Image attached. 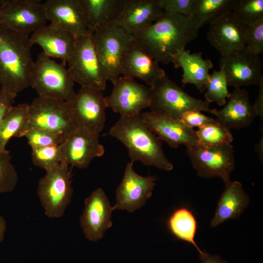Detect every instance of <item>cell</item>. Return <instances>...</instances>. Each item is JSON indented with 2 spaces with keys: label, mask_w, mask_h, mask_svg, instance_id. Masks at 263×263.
Returning a JSON list of instances; mask_svg holds the SVG:
<instances>
[{
  "label": "cell",
  "mask_w": 263,
  "mask_h": 263,
  "mask_svg": "<svg viewBox=\"0 0 263 263\" xmlns=\"http://www.w3.org/2000/svg\"><path fill=\"white\" fill-rule=\"evenodd\" d=\"M232 12L244 23H251L263 18V0H237Z\"/></svg>",
  "instance_id": "cell-35"
},
{
  "label": "cell",
  "mask_w": 263,
  "mask_h": 263,
  "mask_svg": "<svg viewBox=\"0 0 263 263\" xmlns=\"http://www.w3.org/2000/svg\"><path fill=\"white\" fill-rule=\"evenodd\" d=\"M253 105V109L257 116L262 120L263 119V84L259 87L257 98Z\"/></svg>",
  "instance_id": "cell-41"
},
{
  "label": "cell",
  "mask_w": 263,
  "mask_h": 263,
  "mask_svg": "<svg viewBox=\"0 0 263 263\" xmlns=\"http://www.w3.org/2000/svg\"><path fill=\"white\" fill-rule=\"evenodd\" d=\"M195 0H159L161 8L165 13L189 16Z\"/></svg>",
  "instance_id": "cell-38"
},
{
  "label": "cell",
  "mask_w": 263,
  "mask_h": 263,
  "mask_svg": "<svg viewBox=\"0 0 263 263\" xmlns=\"http://www.w3.org/2000/svg\"><path fill=\"white\" fill-rule=\"evenodd\" d=\"M17 95L9 93L0 88V124L9 110L11 108L12 103Z\"/></svg>",
  "instance_id": "cell-40"
},
{
  "label": "cell",
  "mask_w": 263,
  "mask_h": 263,
  "mask_svg": "<svg viewBox=\"0 0 263 263\" xmlns=\"http://www.w3.org/2000/svg\"><path fill=\"white\" fill-rule=\"evenodd\" d=\"M25 137L31 148L61 144L59 138L53 132L40 129H34L25 132L22 135Z\"/></svg>",
  "instance_id": "cell-37"
},
{
  "label": "cell",
  "mask_w": 263,
  "mask_h": 263,
  "mask_svg": "<svg viewBox=\"0 0 263 263\" xmlns=\"http://www.w3.org/2000/svg\"><path fill=\"white\" fill-rule=\"evenodd\" d=\"M32 45L37 44L50 58L68 62L75 50L76 38L70 33L52 25H46L32 34Z\"/></svg>",
  "instance_id": "cell-24"
},
{
  "label": "cell",
  "mask_w": 263,
  "mask_h": 263,
  "mask_svg": "<svg viewBox=\"0 0 263 263\" xmlns=\"http://www.w3.org/2000/svg\"><path fill=\"white\" fill-rule=\"evenodd\" d=\"M180 120L187 126L193 129L201 128L205 125L215 122V119L207 116L198 110H190L184 113Z\"/></svg>",
  "instance_id": "cell-39"
},
{
  "label": "cell",
  "mask_w": 263,
  "mask_h": 263,
  "mask_svg": "<svg viewBox=\"0 0 263 263\" xmlns=\"http://www.w3.org/2000/svg\"><path fill=\"white\" fill-rule=\"evenodd\" d=\"M187 153L199 176L204 178H221L225 186L230 180L235 160L231 144L215 146L201 144L186 147Z\"/></svg>",
  "instance_id": "cell-9"
},
{
  "label": "cell",
  "mask_w": 263,
  "mask_h": 263,
  "mask_svg": "<svg viewBox=\"0 0 263 263\" xmlns=\"http://www.w3.org/2000/svg\"><path fill=\"white\" fill-rule=\"evenodd\" d=\"M113 211L102 188L94 190L85 200L84 209L80 218V226L86 238L92 242L101 239L112 227Z\"/></svg>",
  "instance_id": "cell-16"
},
{
  "label": "cell",
  "mask_w": 263,
  "mask_h": 263,
  "mask_svg": "<svg viewBox=\"0 0 263 263\" xmlns=\"http://www.w3.org/2000/svg\"><path fill=\"white\" fill-rule=\"evenodd\" d=\"M33 164L46 171L57 166L62 161L60 144L32 148Z\"/></svg>",
  "instance_id": "cell-33"
},
{
  "label": "cell",
  "mask_w": 263,
  "mask_h": 263,
  "mask_svg": "<svg viewBox=\"0 0 263 263\" xmlns=\"http://www.w3.org/2000/svg\"><path fill=\"white\" fill-rule=\"evenodd\" d=\"M167 226L176 239L193 245L200 255L203 253V251L200 249L195 241L198 225L191 210L186 207L175 209L168 218Z\"/></svg>",
  "instance_id": "cell-28"
},
{
  "label": "cell",
  "mask_w": 263,
  "mask_h": 263,
  "mask_svg": "<svg viewBox=\"0 0 263 263\" xmlns=\"http://www.w3.org/2000/svg\"><path fill=\"white\" fill-rule=\"evenodd\" d=\"M6 227L5 220L2 216L0 215V243L2 242L4 238Z\"/></svg>",
  "instance_id": "cell-43"
},
{
  "label": "cell",
  "mask_w": 263,
  "mask_h": 263,
  "mask_svg": "<svg viewBox=\"0 0 263 263\" xmlns=\"http://www.w3.org/2000/svg\"><path fill=\"white\" fill-rule=\"evenodd\" d=\"M220 69L227 78L228 86L235 88L263 84L262 63L260 55L246 48L229 55L221 56Z\"/></svg>",
  "instance_id": "cell-14"
},
{
  "label": "cell",
  "mask_w": 263,
  "mask_h": 263,
  "mask_svg": "<svg viewBox=\"0 0 263 263\" xmlns=\"http://www.w3.org/2000/svg\"><path fill=\"white\" fill-rule=\"evenodd\" d=\"M255 151L258 153L259 159L263 163V137L260 138L258 143H257L255 146Z\"/></svg>",
  "instance_id": "cell-44"
},
{
  "label": "cell",
  "mask_w": 263,
  "mask_h": 263,
  "mask_svg": "<svg viewBox=\"0 0 263 263\" xmlns=\"http://www.w3.org/2000/svg\"><path fill=\"white\" fill-rule=\"evenodd\" d=\"M69 165L62 162L38 181L37 195L49 218H61L71 202L73 188Z\"/></svg>",
  "instance_id": "cell-7"
},
{
  "label": "cell",
  "mask_w": 263,
  "mask_h": 263,
  "mask_svg": "<svg viewBox=\"0 0 263 263\" xmlns=\"http://www.w3.org/2000/svg\"><path fill=\"white\" fill-rule=\"evenodd\" d=\"M225 187L210 221L211 227H216L228 220L238 218L249 203V197L239 181H231Z\"/></svg>",
  "instance_id": "cell-26"
},
{
  "label": "cell",
  "mask_w": 263,
  "mask_h": 263,
  "mask_svg": "<svg viewBox=\"0 0 263 263\" xmlns=\"http://www.w3.org/2000/svg\"><path fill=\"white\" fill-rule=\"evenodd\" d=\"M140 115L160 140L164 141L171 148H177L182 145L188 147L200 144L195 131L180 119L151 111L141 113Z\"/></svg>",
  "instance_id": "cell-20"
},
{
  "label": "cell",
  "mask_w": 263,
  "mask_h": 263,
  "mask_svg": "<svg viewBox=\"0 0 263 263\" xmlns=\"http://www.w3.org/2000/svg\"><path fill=\"white\" fill-rule=\"evenodd\" d=\"M227 86V80L224 71L220 69L219 71H213L206 85L205 100L209 103L216 102L219 106L225 105L230 94Z\"/></svg>",
  "instance_id": "cell-32"
},
{
  "label": "cell",
  "mask_w": 263,
  "mask_h": 263,
  "mask_svg": "<svg viewBox=\"0 0 263 263\" xmlns=\"http://www.w3.org/2000/svg\"><path fill=\"white\" fill-rule=\"evenodd\" d=\"M103 92L81 87L69 103L78 128L99 135L105 127L107 108Z\"/></svg>",
  "instance_id": "cell-13"
},
{
  "label": "cell",
  "mask_w": 263,
  "mask_h": 263,
  "mask_svg": "<svg viewBox=\"0 0 263 263\" xmlns=\"http://www.w3.org/2000/svg\"><path fill=\"white\" fill-rule=\"evenodd\" d=\"M246 29L247 24L231 11L210 24L207 38L225 56L245 48Z\"/></svg>",
  "instance_id": "cell-17"
},
{
  "label": "cell",
  "mask_w": 263,
  "mask_h": 263,
  "mask_svg": "<svg viewBox=\"0 0 263 263\" xmlns=\"http://www.w3.org/2000/svg\"><path fill=\"white\" fill-rule=\"evenodd\" d=\"M228 101L222 109H211L216 121L230 129H240L248 127L256 117L247 91L235 88L230 93Z\"/></svg>",
  "instance_id": "cell-23"
},
{
  "label": "cell",
  "mask_w": 263,
  "mask_h": 263,
  "mask_svg": "<svg viewBox=\"0 0 263 263\" xmlns=\"http://www.w3.org/2000/svg\"><path fill=\"white\" fill-rule=\"evenodd\" d=\"M195 132L199 143L206 146L231 144L233 140L230 130L217 121L198 128Z\"/></svg>",
  "instance_id": "cell-31"
},
{
  "label": "cell",
  "mask_w": 263,
  "mask_h": 263,
  "mask_svg": "<svg viewBox=\"0 0 263 263\" xmlns=\"http://www.w3.org/2000/svg\"><path fill=\"white\" fill-rule=\"evenodd\" d=\"M164 14L159 0H124L115 23L134 37L150 27Z\"/></svg>",
  "instance_id": "cell-21"
},
{
  "label": "cell",
  "mask_w": 263,
  "mask_h": 263,
  "mask_svg": "<svg viewBox=\"0 0 263 263\" xmlns=\"http://www.w3.org/2000/svg\"><path fill=\"white\" fill-rule=\"evenodd\" d=\"M19 181L18 173L11 163L7 150L0 152V194L14 190Z\"/></svg>",
  "instance_id": "cell-34"
},
{
  "label": "cell",
  "mask_w": 263,
  "mask_h": 263,
  "mask_svg": "<svg viewBox=\"0 0 263 263\" xmlns=\"http://www.w3.org/2000/svg\"><path fill=\"white\" fill-rule=\"evenodd\" d=\"M30 37L0 25V85L17 95L30 86L34 62Z\"/></svg>",
  "instance_id": "cell-2"
},
{
  "label": "cell",
  "mask_w": 263,
  "mask_h": 263,
  "mask_svg": "<svg viewBox=\"0 0 263 263\" xmlns=\"http://www.w3.org/2000/svg\"><path fill=\"white\" fill-rule=\"evenodd\" d=\"M68 70L75 82L81 87L103 92L107 79L95 49L93 35L76 38L73 54L67 62Z\"/></svg>",
  "instance_id": "cell-8"
},
{
  "label": "cell",
  "mask_w": 263,
  "mask_h": 263,
  "mask_svg": "<svg viewBox=\"0 0 263 263\" xmlns=\"http://www.w3.org/2000/svg\"><path fill=\"white\" fill-rule=\"evenodd\" d=\"M150 111L167 116L180 119L182 115L190 110L210 112L208 102L195 98L184 91L167 75L150 87Z\"/></svg>",
  "instance_id": "cell-6"
},
{
  "label": "cell",
  "mask_w": 263,
  "mask_h": 263,
  "mask_svg": "<svg viewBox=\"0 0 263 263\" xmlns=\"http://www.w3.org/2000/svg\"><path fill=\"white\" fill-rule=\"evenodd\" d=\"M245 48L260 55L263 52V18L247 24Z\"/></svg>",
  "instance_id": "cell-36"
},
{
  "label": "cell",
  "mask_w": 263,
  "mask_h": 263,
  "mask_svg": "<svg viewBox=\"0 0 263 263\" xmlns=\"http://www.w3.org/2000/svg\"><path fill=\"white\" fill-rule=\"evenodd\" d=\"M60 146L62 162L78 169L88 167L94 158L105 152L99 135L79 128Z\"/></svg>",
  "instance_id": "cell-19"
},
{
  "label": "cell",
  "mask_w": 263,
  "mask_h": 263,
  "mask_svg": "<svg viewBox=\"0 0 263 263\" xmlns=\"http://www.w3.org/2000/svg\"><path fill=\"white\" fill-rule=\"evenodd\" d=\"M154 176H142L135 172L133 163H127L123 179L116 189V202L113 210L133 212L141 207L152 194L156 184Z\"/></svg>",
  "instance_id": "cell-15"
},
{
  "label": "cell",
  "mask_w": 263,
  "mask_h": 263,
  "mask_svg": "<svg viewBox=\"0 0 263 263\" xmlns=\"http://www.w3.org/2000/svg\"><path fill=\"white\" fill-rule=\"evenodd\" d=\"M29 104L22 103L12 106L0 124V152L6 151V147L13 137H20L28 121Z\"/></svg>",
  "instance_id": "cell-29"
},
{
  "label": "cell",
  "mask_w": 263,
  "mask_h": 263,
  "mask_svg": "<svg viewBox=\"0 0 263 263\" xmlns=\"http://www.w3.org/2000/svg\"><path fill=\"white\" fill-rule=\"evenodd\" d=\"M133 38L115 23L99 29L93 33L96 53L107 81L113 83L120 76L121 61Z\"/></svg>",
  "instance_id": "cell-10"
},
{
  "label": "cell",
  "mask_w": 263,
  "mask_h": 263,
  "mask_svg": "<svg viewBox=\"0 0 263 263\" xmlns=\"http://www.w3.org/2000/svg\"><path fill=\"white\" fill-rule=\"evenodd\" d=\"M89 34L115 23L124 0H81Z\"/></svg>",
  "instance_id": "cell-27"
},
{
  "label": "cell",
  "mask_w": 263,
  "mask_h": 263,
  "mask_svg": "<svg viewBox=\"0 0 263 263\" xmlns=\"http://www.w3.org/2000/svg\"><path fill=\"white\" fill-rule=\"evenodd\" d=\"M109 134L128 150L132 162L140 161L146 166L170 171L172 163L166 156L160 139L142 118L140 114L121 117L111 127Z\"/></svg>",
  "instance_id": "cell-3"
},
{
  "label": "cell",
  "mask_w": 263,
  "mask_h": 263,
  "mask_svg": "<svg viewBox=\"0 0 263 263\" xmlns=\"http://www.w3.org/2000/svg\"><path fill=\"white\" fill-rule=\"evenodd\" d=\"M110 94L105 97L107 108L119 113L121 117L139 115L149 107L150 89L137 82L134 78L120 76L113 83Z\"/></svg>",
  "instance_id": "cell-12"
},
{
  "label": "cell",
  "mask_w": 263,
  "mask_h": 263,
  "mask_svg": "<svg viewBox=\"0 0 263 263\" xmlns=\"http://www.w3.org/2000/svg\"><path fill=\"white\" fill-rule=\"evenodd\" d=\"M171 62L175 67L182 68L183 85L193 84L201 92L205 91L209 70L213 67L210 59H204L201 53H191L185 49L178 51L172 56Z\"/></svg>",
  "instance_id": "cell-25"
},
{
  "label": "cell",
  "mask_w": 263,
  "mask_h": 263,
  "mask_svg": "<svg viewBox=\"0 0 263 263\" xmlns=\"http://www.w3.org/2000/svg\"><path fill=\"white\" fill-rule=\"evenodd\" d=\"M237 0H195L189 17L200 28L233 11Z\"/></svg>",
  "instance_id": "cell-30"
},
{
  "label": "cell",
  "mask_w": 263,
  "mask_h": 263,
  "mask_svg": "<svg viewBox=\"0 0 263 263\" xmlns=\"http://www.w3.org/2000/svg\"><path fill=\"white\" fill-rule=\"evenodd\" d=\"M200 28L188 16L164 13L150 27L134 36L137 43L154 60L167 65L172 56L198 36Z\"/></svg>",
  "instance_id": "cell-1"
},
{
  "label": "cell",
  "mask_w": 263,
  "mask_h": 263,
  "mask_svg": "<svg viewBox=\"0 0 263 263\" xmlns=\"http://www.w3.org/2000/svg\"><path fill=\"white\" fill-rule=\"evenodd\" d=\"M120 73V75L124 76L139 78L149 87L166 75L159 63L152 58L137 43L134 38L125 51Z\"/></svg>",
  "instance_id": "cell-22"
},
{
  "label": "cell",
  "mask_w": 263,
  "mask_h": 263,
  "mask_svg": "<svg viewBox=\"0 0 263 263\" xmlns=\"http://www.w3.org/2000/svg\"><path fill=\"white\" fill-rule=\"evenodd\" d=\"M200 259L202 261V263H227L219 256L212 255L205 252H203L200 255Z\"/></svg>",
  "instance_id": "cell-42"
},
{
  "label": "cell",
  "mask_w": 263,
  "mask_h": 263,
  "mask_svg": "<svg viewBox=\"0 0 263 263\" xmlns=\"http://www.w3.org/2000/svg\"><path fill=\"white\" fill-rule=\"evenodd\" d=\"M77 128L68 102L38 96L29 104L28 121L22 134L31 129H43L56 134L61 144Z\"/></svg>",
  "instance_id": "cell-4"
},
{
  "label": "cell",
  "mask_w": 263,
  "mask_h": 263,
  "mask_svg": "<svg viewBox=\"0 0 263 263\" xmlns=\"http://www.w3.org/2000/svg\"><path fill=\"white\" fill-rule=\"evenodd\" d=\"M6 0H0V8L2 6V5L4 3Z\"/></svg>",
  "instance_id": "cell-45"
},
{
  "label": "cell",
  "mask_w": 263,
  "mask_h": 263,
  "mask_svg": "<svg viewBox=\"0 0 263 263\" xmlns=\"http://www.w3.org/2000/svg\"><path fill=\"white\" fill-rule=\"evenodd\" d=\"M43 5L50 24L70 33L76 38L90 34L81 0H48Z\"/></svg>",
  "instance_id": "cell-18"
},
{
  "label": "cell",
  "mask_w": 263,
  "mask_h": 263,
  "mask_svg": "<svg viewBox=\"0 0 263 263\" xmlns=\"http://www.w3.org/2000/svg\"><path fill=\"white\" fill-rule=\"evenodd\" d=\"M47 21L39 0H6L0 8V25L28 37L46 26Z\"/></svg>",
  "instance_id": "cell-11"
},
{
  "label": "cell",
  "mask_w": 263,
  "mask_h": 263,
  "mask_svg": "<svg viewBox=\"0 0 263 263\" xmlns=\"http://www.w3.org/2000/svg\"><path fill=\"white\" fill-rule=\"evenodd\" d=\"M75 83L64 63H57L42 52L38 55L30 82L38 96L69 102L76 94Z\"/></svg>",
  "instance_id": "cell-5"
}]
</instances>
